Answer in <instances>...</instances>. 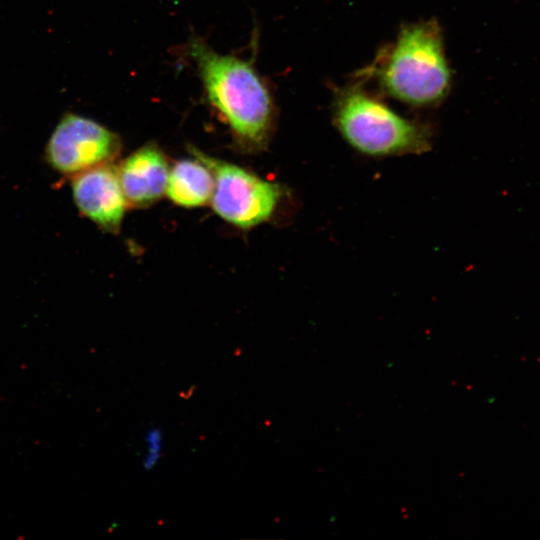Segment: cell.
<instances>
[{"label": "cell", "mask_w": 540, "mask_h": 540, "mask_svg": "<svg viewBox=\"0 0 540 540\" xmlns=\"http://www.w3.org/2000/svg\"><path fill=\"white\" fill-rule=\"evenodd\" d=\"M148 455L145 458V467L150 469L159 458L161 451V433L158 428L151 429L147 434Z\"/></svg>", "instance_id": "9"}, {"label": "cell", "mask_w": 540, "mask_h": 540, "mask_svg": "<svg viewBox=\"0 0 540 540\" xmlns=\"http://www.w3.org/2000/svg\"><path fill=\"white\" fill-rule=\"evenodd\" d=\"M71 188L74 203L86 218L105 231L119 230L127 202L116 167L107 163L76 174Z\"/></svg>", "instance_id": "6"}, {"label": "cell", "mask_w": 540, "mask_h": 540, "mask_svg": "<svg viewBox=\"0 0 540 540\" xmlns=\"http://www.w3.org/2000/svg\"><path fill=\"white\" fill-rule=\"evenodd\" d=\"M189 52L207 100L229 126L234 139L247 149L264 147L272 131L275 105L254 60L220 54L199 37L191 38Z\"/></svg>", "instance_id": "1"}, {"label": "cell", "mask_w": 540, "mask_h": 540, "mask_svg": "<svg viewBox=\"0 0 540 540\" xmlns=\"http://www.w3.org/2000/svg\"><path fill=\"white\" fill-rule=\"evenodd\" d=\"M214 177L200 160H181L169 170L166 194L175 204L199 207L211 200Z\"/></svg>", "instance_id": "8"}, {"label": "cell", "mask_w": 540, "mask_h": 540, "mask_svg": "<svg viewBox=\"0 0 540 540\" xmlns=\"http://www.w3.org/2000/svg\"><path fill=\"white\" fill-rule=\"evenodd\" d=\"M190 151L213 174L214 190L210 201L216 214L244 229L270 218L281 195L277 184L235 164L215 159L195 147H190Z\"/></svg>", "instance_id": "4"}, {"label": "cell", "mask_w": 540, "mask_h": 540, "mask_svg": "<svg viewBox=\"0 0 540 540\" xmlns=\"http://www.w3.org/2000/svg\"><path fill=\"white\" fill-rule=\"evenodd\" d=\"M121 150L118 135L98 122L74 113L65 114L45 147V159L60 174L74 176L111 163Z\"/></svg>", "instance_id": "5"}, {"label": "cell", "mask_w": 540, "mask_h": 540, "mask_svg": "<svg viewBox=\"0 0 540 540\" xmlns=\"http://www.w3.org/2000/svg\"><path fill=\"white\" fill-rule=\"evenodd\" d=\"M334 122L344 139L362 153L384 156L423 153L429 134L358 86L337 92Z\"/></svg>", "instance_id": "3"}, {"label": "cell", "mask_w": 540, "mask_h": 540, "mask_svg": "<svg viewBox=\"0 0 540 540\" xmlns=\"http://www.w3.org/2000/svg\"><path fill=\"white\" fill-rule=\"evenodd\" d=\"M169 170L164 153L152 143L125 158L117 174L127 204L144 207L161 198L166 192Z\"/></svg>", "instance_id": "7"}, {"label": "cell", "mask_w": 540, "mask_h": 540, "mask_svg": "<svg viewBox=\"0 0 540 540\" xmlns=\"http://www.w3.org/2000/svg\"><path fill=\"white\" fill-rule=\"evenodd\" d=\"M374 74L386 94L406 104L430 106L443 100L450 91L451 71L438 23L402 27Z\"/></svg>", "instance_id": "2"}]
</instances>
